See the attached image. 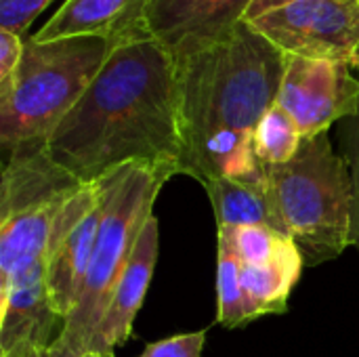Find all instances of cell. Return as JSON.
<instances>
[{
  "label": "cell",
  "mask_w": 359,
  "mask_h": 357,
  "mask_svg": "<svg viewBox=\"0 0 359 357\" xmlns=\"http://www.w3.org/2000/svg\"><path fill=\"white\" fill-rule=\"evenodd\" d=\"M46 151L84 185L126 164L166 166L179 175L177 65L168 50L151 38L116 44L46 139Z\"/></svg>",
  "instance_id": "1"
},
{
  "label": "cell",
  "mask_w": 359,
  "mask_h": 357,
  "mask_svg": "<svg viewBox=\"0 0 359 357\" xmlns=\"http://www.w3.org/2000/svg\"><path fill=\"white\" fill-rule=\"evenodd\" d=\"M286 55L242 21L227 38L177 65L179 175L202 185L215 179L267 183L252 133L276 103Z\"/></svg>",
  "instance_id": "2"
},
{
  "label": "cell",
  "mask_w": 359,
  "mask_h": 357,
  "mask_svg": "<svg viewBox=\"0 0 359 357\" xmlns=\"http://www.w3.org/2000/svg\"><path fill=\"white\" fill-rule=\"evenodd\" d=\"M177 175L175 168L126 164L107 173V206L95 252L78 299L48 349L50 357H82L103 311L135 252L145 223L154 217L160 189Z\"/></svg>",
  "instance_id": "3"
},
{
  "label": "cell",
  "mask_w": 359,
  "mask_h": 357,
  "mask_svg": "<svg viewBox=\"0 0 359 357\" xmlns=\"http://www.w3.org/2000/svg\"><path fill=\"white\" fill-rule=\"evenodd\" d=\"M267 187L307 267L332 261L351 246L353 179L328 133L303 139L290 162L267 166Z\"/></svg>",
  "instance_id": "4"
},
{
  "label": "cell",
  "mask_w": 359,
  "mask_h": 357,
  "mask_svg": "<svg viewBox=\"0 0 359 357\" xmlns=\"http://www.w3.org/2000/svg\"><path fill=\"white\" fill-rule=\"evenodd\" d=\"M103 38L25 40L21 63L0 86V143L6 151L46 141L86 93L114 50Z\"/></svg>",
  "instance_id": "5"
},
{
  "label": "cell",
  "mask_w": 359,
  "mask_h": 357,
  "mask_svg": "<svg viewBox=\"0 0 359 357\" xmlns=\"http://www.w3.org/2000/svg\"><path fill=\"white\" fill-rule=\"evenodd\" d=\"M84 187L46 151V141L6 154L0 185V288L19 271L46 263L53 227Z\"/></svg>",
  "instance_id": "6"
},
{
  "label": "cell",
  "mask_w": 359,
  "mask_h": 357,
  "mask_svg": "<svg viewBox=\"0 0 359 357\" xmlns=\"http://www.w3.org/2000/svg\"><path fill=\"white\" fill-rule=\"evenodd\" d=\"M246 23L284 55L359 69V0H299Z\"/></svg>",
  "instance_id": "7"
},
{
  "label": "cell",
  "mask_w": 359,
  "mask_h": 357,
  "mask_svg": "<svg viewBox=\"0 0 359 357\" xmlns=\"http://www.w3.org/2000/svg\"><path fill=\"white\" fill-rule=\"evenodd\" d=\"M276 103L297 122L303 139H311L358 114L359 78L341 61L286 55Z\"/></svg>",
  "instance_id": "8"
},
{
  "label": "cell",
  "mask_w": 359,
  "mask_h": 357,
  "mask_svg": "<svg viewBox=\"0 0 359 357\" xmlns=\"http://www.w3.org/2000/svg\"><path fill=\"white\" fill-rule=\"evenodd\" d=\"M107 206V187L101 177L84 185L59 215L46 248V288L59 318L72 311L90 265L99 227Z\"/></svg>",
  "instance_id": "9"
},
{
  "label": "cell",
  "mask_w": 359,
  "mask_h": 357,
  "mask_svg": "<svg viewBox=\"0 0 359 357\" xmlns=\"http://www.w3.org/2000/svg\"><path fill=\"white\" fill-rule=\"evenodd\" d=\"M255 0H151L143 36L162 44L175 63L227 38Z\"/></svg>",
  "instance_id": "10"
},
{
  "label": "cell",
  "mask_w": 359,
  "mask_h": 357,
  "mask_svg": "<svg viewBox=\"0 0 359 357\" xmlns=\"http://www.w3.org/2000/svg\"><path fill=\"white\" fill-rule=\"evenodd\" d=\"M160 250V227L158 219L151 217L135 246V252L103 311V318L84 347V356H114L116 347L130 339L135 318L143 305L147 288L154 278L156 261ZM82 356V357H84Z\"/></svg>",
  "instance_id": "11"
},
{
  "label": "cell",
  "mask_w": 359,
  "mask_h": 357,
  "mask_svg": "<svg viewBox=\"0 0 359 357\" xmlns=\"http://www.w3.org/2000/svg\"><path fill=\"white\" fill-rule=\"evenodd\" d=\"M57 322L63 326L48 299L46 263L19 271L0 288V356L23 343L50 349Z\"/></svg>",
  "instance_id": "12"
},
{
  "label": "cell",
  "mask_w": 359,
  "mask_h": 357,
  "mask_svg": "<svg viewBox=\"0 0 359 357\" xmlns=\"http://www.w3.org/2000/svg\"><path fill=\"white\" fill-rule=\"evenodd\" d=\"M151 0H65L32 36L38 42L59 38H103L114 44L143 36V17Z\"/></svg>",
  "instance_id": "13"
},
{
  "label": "cell",
  "mask_w": 359,
  "mask_h": 357,
  "mask_svg": "<svg viewBox=\"0 0 359 357\" xmlns=\"http://www.w3.org/2000/svg\"><path fill=\"white\" fill-rule=\"evenodd\" d=\"M303 257L292 240L265 265H242V284L252 320L267 314H284L288 299L303 274Z\"/></svg>",
  "instance_id": "14"
},
{
  "label": "cell",
  "mask_w": 359,
  "mask_h": 357,
  "mask_svg": "<svg viewBox=\"0 0 359 357\" xmlns=\"http://www.w3.org/2000/svg\"><path fill=\"white\" fill-rule=\"evenodd\" d=\"M212 202L217 227H269L286 236L284 223L276 210L267 183L250 185L233 179H215L204 183Z\"/></svg>",
  "instance_id": "15"
},
{
  "label": "cell",
  "mask_w": 359,
  "mask_h": 357,
  "mask_svg": "<svg viewBox=\"0 0 359 357\" xmlns=\"http://www.w3.org/2000/svg\"><path fill=\"white\" fill-rule=\"evenodd\" d=\"M252 322L244 284L242 263L231 244V229L217 227V324L240 328Z\"/></svg>",
  "instance_id": "16"
},
{
  "label": "cell",
  "mask_w": 359,
  "mask_h": 357,
  "mask_svg": "<svg viewBox=\"0 0 359 357\" xmlns=\"http://www.w3.org/2000/svg\"><path fill=\"white\" fill-rule=\"evenodd\" d=\"M303 143V135L297 122L278 105L273 103L263 118L259 120L252 133V145L259 160L267 166L286 164L290 162Z\"/></svg>",
  "instance_id": "17"
},
{
  "label": "cell",
  "mask_w": 359,
  "mask_h": 357,
  "mask_svg": "<svg viewBox=\"0 0 359 357\" xmlns=\"http://www.w3.org/2000/svg\"><path fill=\"white\" fill-rule=\"evenodd\" d=\"M231 229V244L242 265H265L269 263L286 240L284 234H278L269 227L248 225V227H229Z\"/></svg>",
  "instance_id": "18"
},
{
  "label": "cell",
  "mask_w": 359,
  "mask_h": 357,
  "mask_svg": "<svg viewBox=\"0 0 359 357\" xmlns=\"http://www.w3.org/2000/svg\"><path fill=\"white\" fill-rule=\"evenodd\" d=\"M341 143L343 156L349 164L353 179V225H351V244L359 250V112L355 116L341 122Z\"/></svg>",
  "instance_id": "19"
},
{
  "label": "cell",
  "mask_w": 359,
  "mask_h": 357,
  "mask_svg": "<svg viewBox=\"0 0 359 357\" xmlns=\"http://www.w3.org/2000/svg\"><path fill=\"white\" fill-rule=\"evenodd\" d=\"M53 0H0V29L25 36L34 19Z\"/></svg>",
  "instance_id": "20"
},
{
  "label": "cell",
  "mask_w": 359,
  "mask_h": 357,
  "mask_svg": "<svg viewBox=\"0 0 359 357\" xmlns=\"http://www.w3.org/2000/svg\"><path fill=\"white\" fill-rule=\"evenodd\" d=\"M206 332H187L170 339H162L143 349L139 357H202Z\"/></svg>",
  "instance_id": "21"
},
{
  "label": "cell",
  "mask_w": 359,
  "mask_h": 357,
  "mask_svg": "<svg viewBox=\"0 0 359 357\" xmlns=\"http://www.w3.org/2000/svg\"><path fill=\"white\" fill-rule=\"evenodd\" d=\"M25 50V40L19 34L0 29V86L8 84L15 76Z\"/></svg>",
  "instance_id": "22"
},
{
  "label": "cell",
  "mask_w": 359,
  "mask_h": 357,
  "mask_svg": "<svg viewBox=\"0 0 359 357\" xmlns=\"http://www.w3.org/2000/svg\"><path fill=\"white\" fill-rule=\"evenodd\" d=\"M294 2H299V0H255V2L250 4V8H248L244 21H252V19H257V17H261V15H267V13H271V11L284 8V6L294 4Z\"/></svg>",
  "instance_id": "23"
},
{
  "label": "cell",
  "mask_w": 359,
  "mask_h": 357,
  "mask_svg": "<svg viewBox=\"0 0 359 357\" xmlns=\"http://www.w3.org/2000/svg\"><path fill=\"white\" fill-rule=\"evenodd\" d=\"M42 351H44V349H40V347H36V345H32V343H23V345L15 347L13 351L2 353L0 357H40Z\"/></svg>",
  "instance_id": "24"
},
{
  "label": "cell",
  "mask_w": 359,
  "mask_h": 357,
  "mask_svg": "<svg viewBox=\"0 0 359 357\" xmlns=\"http://www.w3.org/2000/svg\"><path fill=\"white\" fill-rule=\"evenodd\" d=\"M40 357H50V356H48V349H44V351L40 353Z\"/></svg>",
  "instance_id": "25"
},
{
  "label": "cell",
  "mask_w": 359,
  "mask_h": 357,
  "mask_svg": "<svg viewBox=\"0 0 359 357\" xmlns=\"http://www.w3.org/2000/svg\"><path fill=\"white\" fill-rule=\"evenodd\" d=\"M84 357H114V356H95V353H88V356Z\"/></svg>",
  "instance_id": "26"
}]
</instances>
